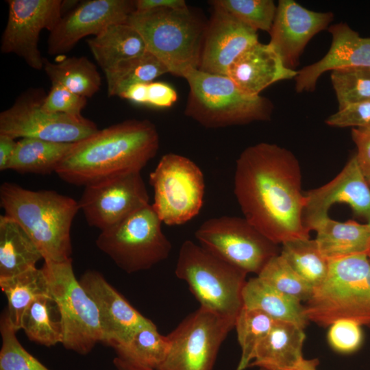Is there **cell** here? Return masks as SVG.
I'll use <instances>...</instances> for the list:
<instances>
[{
	"instance_id": "48",
	"label": "cell",
	"mask_w": 370,
	"mask_h": 370,
	"mask_svg": "<svg viewBox=\"0 0 370 370\" xmlns=\"http://www.w3.org/2000/svg\"><path fill=\"white\" fill-rule=\"evenodd\" d=\"M319 364L318 359H306L304 358L296 366L288 369H267L258 368V370H317Z\"/></svg>"
},
{
	"instance_id": "2",
	"label": "cell",
	"mask_w": 370,
	"mask_h": 370,
	"mask_svg": "<svg viewBox=\"0 0 370 370\" xmlns=\"http://www.w3.org/2000/svg\"><path fill=\"white\" fill-rule=\"evenodd\" d=\"M158 148V132L151 121L126 120L74 143L56 173L69 184L86 186L140 172Z\"/></svg>"
},
{
	"instance_id": "7",
	"label": "cell",
	"mask_w": 370,
	"mask_h": 370,
	"mask_svg": "<svg viewBox=\"0 0 370 370\" xmlns=\"http://www.w3.org/2000/svg\"><path fill=\"white\" fill-rule=\"evenodd\" d=\"M184 79L189 86L184 114L205 127L244 125L271 118L273 106L269 99L244 92L227 75L195 69Z\"/></svg>"
},
{
	"instance_id": "18",
	"label": "cell",
	"mask_w": 370,
	"mask_h": 370,
	"mask_svg": "<svg viewBox=\"0 0 370 370\" xmlns=\"http://www.w3.org/2000/svg\"><path fill=\"white\" fill-rule=\"evenodd\" d=\"M79 281L97 307L103 331L102 343L105 345L115 348L128 341L140 328L153 323L100 273L86 271Z\"/></svg>"
},
{
	"instance_id": "15",
	"label": "cell",
	"mask_w": 370,
	"mask_h": 370,
	"mask_svg": "<svg viewBox=\"0 0 370 370\" xmlns=\"http://www.w3.org/2000/svg\"><path fill=\"white\" fill-rule=\"evenodd\" d=\"M78 204L88 224L101 232L149 204V197L136 172L84 186Z\"/></svg>"
},
{
	"instance_id": "41",
	"label": "cell",
	"mask_w": 370,
	"mask_h": 370,
	"mask_svg": "<svg viewBox=\"0 0 370 370\" xmlns=\"http://www.w3.org/2000/svg\"><path fill=\"white\" fill-rule=\"evenodd\" d=\"M86 99L62 86L51 83V89L42 101V108L51 113L81 116L86 105Z\"/></svg>"
},
{
	"instance_id": "36",
	"label": "cell",
	"mask_w": 370,
	"mask_h": 370,
	"mask_svg": "<svg viewBox=\"0 0 370 370\" xmlns=\"http://www.w3.org/2000/svg\"><path fill=\"white\" fill-rule=\"evenodd\" d=\"M330 77L338 110L370 99V67L334 70Z\"/></svg>"
},
{
	"instance_id": "4",
	"label": "cell",
	"mask_w": 370,
	"mask_h": 370,
	"mask_svg": "<svg viewBox=\"0 0 370 370\" xmlns=\"http://www.w3.org/2000/svg\"><path fill=\"white\" fill-rule=\"evenodd\" d=\"M208 21L187 7L134 11L126 23L138 32L147 51L169 73L184 78L199 68Z\"/></svg>"
},
{
	"instance_id": "25",
	"label": "cell",
	"mask_w": 370,
	"mask_h": 370,
	"mask_svg": "<svg viewBox=\"0 0 370 370\" xmlns=\"http://www.w3.org/2000/svg\"><path fill=\"white\" fill-rule=\"evenodd\" d=\"M242 297L243 307L262 311L275 321L293 323L304 330L310 322L301 301L278 291L258 276L246 281Z\"/></svg>"
},
{
	"instance_id": "12",
	"label": "cell",
	"mask_w": 370,
	"mask_h": 370,
	"mask_svg": "<svg viewBox=\"0 0 370 370\" xmlns=\"http://www.w3.org/2000/svg\"><path fill=\"white\" fill-rule=\"evenodd\" d=\"M45 96L40 90H27L20 95L12 106L0 113V134L14 139L75 143L99 130L94 122L83 116L44 110L42 103Z\"/></svg>"
},
{
	"instance_id": "39",
	"label": "cell",
	"mask_w": 370,
	"mask_h": 370,
	"mask_svg": "<svg viewBox=\"0 0 370 370\" xmlns=\"http://www.w3.org/2000/svg\"><path fill=\"white\" fill-rule=\"evenodd\" d=\"M0 370H49L21 345L6 311L0 321Z\"/></svg>"
},
{
	"instance_id": "34",
	"label": "cell",
	"mask_w": 370,
	"mask_h": 370,
	"mask_svg": "<svg viewBox=\"0 0 370 370\" xmlns=\"http://www.w3.org/2000/svg\"><path fill=\"white\" fill-rule=\"evenodd\" d=\"M59 313L57 306L50 295L38 297L24 313L21 329L28 338L40 345L50 347L62 341V327L60 319L55 317Z\"/></svg>"
},
{
	"instance_id": "11",
	"label": "cell",
	"mask_w": 370,
	"mask_h": 370,
	"mask_svg": "<svg viewBox=\"0 0 370 370\" xmlns=\"http://www.w3.org/2000/svg\"><path fill=\"white\" fill-rule=\"evenodd\" d=\"M199 244L247 273L258 275L280 250L245 218L221 216L205 221L196 230Z\"/></svg>"
},
{
	"instance_id": "37",
	"label": "cell",
	"mask_w": 370,
	"mask_h": 370,
	"mask_svg": "<svg viewBox=\"0 0 370 370\" xmlns=\"http://www.w3.org/2000/svg\"><path fill=\"white\" fill-rule=\"evenodd\" d=\"M209 3L256 31L267 32L271 29L277 10L272 0H212Z\"/></svg>"
},
{
	"instance_id": "6",
	"label": "cell",
	"mask_w": 370,
	"mask_h": 370,
	"mask_svg": "<svg viewBox=\"0 0 370 370\" xmlns=\"http://www.w3.org/2000/svg\"><path fill=\"white\" fill-rule=\"evenodd\" d=\"M175 273L200 308L235 322L243 307L247 273L189 240L181 245Z\"/></svg>"
},
{
	"instance_id": "28",
	"label": "cell",
	"mask_w": 370,
	"mask_h": 370,
	"mask_svg": "<svg viewBox=\"0 0 370 370\" xmlns=\"http://www.w3.org/2000/svg\"><path fill=\"white\" fill-rule=\"evenodd\" d=\"M74 143L25 138L17 141L8 169L21 173L49 174L57 168Z\"/></svg>"
},
{
	"instance_id": "26",
	"label": "cell",
	"mask_w": 370,
	"mask_h": 370,
	"mask_svg": "<svg viewBox=\"0 0 370 370\" xmlns=\"http://www.w3.org/2000/svg\"><path fill=\"white\" fill-rule=\"evenodd\" d=\"M43 258L37 245L14 220L0 216V279L36 268Z\"/></svg>"
},
{
	"instance_id": "23",
	"label": "cell",
	"mask_w": 370,
	"mask_h": 370,
	"mask_svg": "<svg viewBox=\"0 0 370 370\" xmlns=\"http://www.w3.org/2000/svg\"><path fill=\"white\" fill-rule=\"evenodd\" d=\"M306 334L293 323L275 321L256 348L249 367L288 369L301 362Z\"/></svg>"
},
{
	"instance_id": "29",
	"label": "cell",
	"mask_w": 370,
	"mask_h": 370,
	"mask_svg": "<svg viewBox=\"0 0 370 370\" xmlns=\"http://www.w3.org/2000/svg\"><path fill=\"white\" fill-rule=\"evenodd\" d=\"M43 70L51 83L86 98L92 97L101 85L96 66L84 56L64 57L56 62L44 58Z\"/></svg>"
},
{
	"instance_id": "38",
	"label": "cell",
	"mask_w": 370,
	"mask_h": 370,
	"mask_svg": "<svg viewBox=\"0 0 370 370\" xmlns=\"http://www.w3.org/2000/svg\"><path fill=\"white\" fill-rule=\"evenodd\" d=\"M278 291L306 302L314 288L301 278L279 254L273 257L257 275Z\"/></svg>"
},
{
	"instance_id": "42",
	"label": "cell",
	"mask_w": 370,
	"mask_h": 370,
	"mask_svg": "<svg viewBox=\"0 0 370 370\" xmlns=\"http://www.w3.org/2000/svg\"><path fill=\"white\" fill-rule=\"evenodd\" d=\"M325 123L336 127L370 128V99L338 110Z\"/></svg>"
},
{
	"instance_id": "21",
	"label": "cell",
	"mask_w": 370,
	"mask_h": 370,
	"mask_svg": "<svg viewBox=\"0 0 370 370\" xmlns=\"http://www.w3.org/2000/svg\"><path fill=\"white\" fill-rule=\"evenodd\" d=\"M332 44L318 62L299 71L295 77L297 92L313 91L319 77L328 71L370 67V38H362L346 23L331 25Z\"/></svg>"
},
{
	"instance_id": "27",
	"label": "cell",
	"mask_w": 370,
	"mask_h": 370,
	"mask_svg": "<svg viewBox=\"0 0 370 370\" xmlns=\"http://www.w3.org/2000/svg\"><path fill=\"white\" fill-rule=\"evenodd\" d=\"M98 65L104 71L119 62L144 54L145 43L138 33L127 23L113 24L87 40Z\"/></svg>"
},
{
	"instance_id": "50",
	"label": "cell",
	"mask_w": 370,
	"mask_h": 370,
	"mask_svg": "<svg viewBox=\"0 0 370 370\" xmlns=\"http://www.w3.org/2000/svg\"><path fill=\"white\" fill-rule=\"evenodd\" d=\"M368 256H369V260H370V251H369V253Z\"/></svg>"
},
{
	"instance_id": "49",
	"label": "cell",
	"mask_w": 370,
	"mask_h": 370,
	"mask_svg": "<svg viewBox=\"0 0 370 370\" xmlns=\"http://www.w3.org/2000/svg\"><path fill=\"white\" fill-rule=\"evenodd\" d=\"M116 370H154L138 365L116 356L113 360Z\"/></svg>"
},
{
	"instance_id": "45",
	"label": "cell",
	"mask_w": 370,
	"mask_h": 370,
	"mask_svg": "<svg viewBox=\"0 0 370 370\" xmlns=\"http://www.w3.org/2000/svg\"><path fill=\"white\" fill-rule=\"evenodd\" d=\"M135 11H146L160 8L182 9L188 7L184 0H136Z\"/></svg>"
},
{
	"instance_id": "31",
	"label": "cell",
	"mask_w": 370,
	"mask_h": 370,
	"mask_svg": "<svg viewBox=\"0 0 370 370\" xmlns=\"http://www.w3.org/2000/svg\"><path fill=\"white\" fill-rule=\"evenodd\" d=\"M167 73V68L156 57L146 51L104 71L108 96L120 97L131 86L153 82Z\"/></svg>"
},
{
	"instance_id": "5",
	"label": "cell",
	"mask_w": 370,
	"mask_h": 370,
	"mask_svg": "<svg viewBox=\"0 0 370 370\" xmlns=\"http://www.w3.org/2000/svg\"><path fill=\"white\" fill-rule=\"evenodd\" d=\"M309 321L328 327L349 319L370 327V260L358 254L330 261L325 280L304 304Z\"/></svg>"
},
{
	"instance_id": "13",
	"label": "cell",
	"mask_w": 370,
	"mask_h": 370,
	"mask_svg": "<svg viewBox=\"0 0 370 370\" xmlns=\"http://www.w3.org/2000/svg\"><path fill=\"white\" fill-rule=\"evenodd\" d=\"M235 322L202 308L167 335L170 348L156 370H212L219 349Z\"/></svg>"
},
{
	"instance_id": "22",
	"label": "cell",
	"mask_w": 370,
	"mask_h": 370,
	"mask_svg": "<svg viewBox=\"0 0 370 370\" xmlns=\"http://www.w3.org/2000/svg\"><path fill=\"white\" fill-rule=\"evenodd\" d=\"M297 74V71L285 66L271 46L258 42L236 58L227 76L244 92L257 96L270 85Z\"/></svg>"
},
{
	"instance_id": "16",
	"label": "cell",
	"mask_w": 370,
	"mask_h": 370,
	"mask_svg": "<svg viewBox=\"0 0 370 370\" xmlns=\"http://www.w3.org/2000/svg\"><path fill=\"white\" fill-rule=\"evenodd\" d=\"M135 10V1H83L62 16L50 32L47 51L50 55L64 53L86 36H96L113 24L126 23Z\"/></svg>"
},
{
	"instance_id": "19",
	"label": "cell",
	"mask_w": 370,
	"mask_h": 370,
	"mask_svg": "<svg viewBox=\"0 0 370 370\" xmlns=\"http://www.w3.org/2000/svg\"><path fill=\"white\" fill-rule=\"evenodd\" d=\"M257 32L226 12L212 8L198 69L210 74L227 75L236 58L259 42Z\"/></svg>"
},
{
	"instance_id": "44",
	"label": "cell",
	"mask_w": 370,
	"mask_h": 370,
	"mask_svg": "<svg viewBox=\"0 0 370 370\" xmlns=\"http://www.w3.org/2000/svg\"><path fill=\"white\" fill-rule=\"evenodd\" d=\"M177 100L176 90L163 82L147 83V104L159 108L172 106Z\"/></svg>"
},
{
	"instance_id": "1",
	"label": "cell",
	"mask_w": 370,
	"mask_h": 370,
	"mask_svg": "<svg viewBox=\"0 0 370 370\" xmlns=\"http://www.w3.org/2000/svg\"><path fill=\"white\" fill-rule=\"evenodd\" d=\"M234 192L245 218L276 245L310 238L295 156L275 144L247 147L236 160Z\"/></svg>"
},
{
	"instance_id": "40",
	"label": "cell",
	"mask_w": 370,
	"mask_h": 370,
	"mask_svg": "<svg viewBox=\"0 0 370 370\" xmlns=\"http://www.w3.org/2000/svg\"><path fill=\"white\" fill-rule=\"evenodd\" d=\"M362 325L349 319L336 321L329 326L328 341L335 351L349 354L358 350L363 341Z\"/></svg>"
},
{
	"instance_id": "47",
	"label": "cell",
	"mask_w": 370,
	"mask_h": 370,
	"mask_svg": "<svg viewBox=\"0 0 370 370\" xmlns=\"http://www.w3.org/2000/svg\"><path fill=\"white\" fill-rule=\"evenodd\" d=\"M147 83H139L131 86L120 97L130 101L147 104Z\"/></svg>"
},
{
	"instance_id": "14",
	"label": "cell",
	"mask_w": 370,
	"mask_h": 370,
	"mask_svg": "<svg viewBox=\"0 0 370 370\" xmlns=\"http://www.w3.org/2000/svg\"><path fill=\"white\" fill-rule=\"evenodd\" d=\"M62 0H8V16L1 40L3 53H14L35 70L43 69L40 32H50L62 16Z\"/></svg>"
},
{
	"instance_id": "17",
	"label": "cell",
	"mask_w": 370,
	"mask_h": 370,
	"mask_svg": "<svg viewBox=\"0 0 370 370\" xmlns=\"http://www.w3.org/2000/svg\"><path fill=\"white\" fill-rule=\"evenodd\" d=\"M345 204L354 213L370 223V186L359 169L355 155L330 182L305 193L304 222L313 230L329 217L332 205Z\"/></svg>"
},
{
	"instance_id": "46",
	"label": "cell",
	"mask_w": 370,
	"mask_h": 370,
	"mask_svg": "<svg viewBox=\"0 0 370 370\" xmlns=\"http://www.w3.org/2000/svg\"><path fill=\"white\" fill-rule=\"evenodd\" d=\"M17 141L10 136L0 134V170L8 169Z\"/></svg>"
},
{
	"instance_id": "24",
	"label": "cell",
	"mask_w": 370,
	"mask_h": 370,
	"mask_svg": "<svg viewBox=\"0 0 370 370\" xmlns=\"http://www.w3.org/2000/svg\"><path fill=\"white\" fill-rule=\"evenodd\" d=\"M319 249L329 261L358 254L369 255L370 223L355 221H338L330 217L313 229Z\"/></svg>"
},
{
	"instance_id": "20",
	"label": "cell",
	"mask_w": 370,
	"mask_h": 370,
	"mask_svg": "<svg viewBox=\"0 0 370 370\" xmlns=\"http://www.w3.org/2000/svg\"><path fill=\"white\" fill-rule=\"evenodd\" d=\"M332 12L310 10L293 0H280L269 45L286 67L293 69L310 40L333 21Z\"/></svg>"
},
{
	"instance_id": "33",
	"label": "cell",
	"mask_w": 370,
	"mask_h": 370,
	"mask_svg": "<svg viewBox=\"0 0 370 370\" xmlns=\"http://www.w3.org/2000/svg\"><path fill=\"white\" fill-rule=\"evenodd\" d=\"M280 254L314 288L327 277L330 261L321 254L314 239L308 238L286 242L282 244Z\"/></svg>"
},
{
	"instance_id": "32",
	"label": "cell",
	"mask_w": 370,
	"mask_h": 370,
	"mask_svg": "<svg viewBox=\"0 0 370 370\" xmlns=\"http://www.w3.org/2000/svg\"><path fill=\"white\" fill-rule=\"evenodd\" d=\"M169 348L168 336L162 335L153 323L140 328L128 341L114 349L118 357L156 370L166 359Z\"/></svg>"
},
{
	"instance_id": "3",
	"label": "cell",
	"mask_w": 370,
	"mask_h": 370,
	"mask_svg": "<svg viewBox=\"0 0 370 370\" xmlns=\"http://www.w3.org/2000/svg\"><path fill=\"white\" fill-rule=\"evenodd\" d=\"M0 204L5 216L16 221L40 251L45 261L71 259V227L78 201L54 190H32L5 182Z\"/></svg>"
},
{
	"instance_id": "35",
	"label": "cell",
	"mask_w": 370,
	"mask_h": 370,
	"mask_svg": "<svg viewBox=\"0 0 370 370\" xmlns=\"http://www.w3.org/2000/svg\"><path fill=\"white\" fill-rule=\"evenodd\" d=\"M275 321L262 311L243 307L234 325L241 349L236 370L249 367L256 348L269 334Z\"/></svg>"
},
{
	"instance_id": "43",
	"label": "cell",
	"mask_w": 370,
	"mask_h": 370,
	"mask_svg": "<svg viewBox=\"0 0 370 370\" xmlns=\"http://www.w3.org/2000/svg\"><path fill=\"white\" fill-rule=\"evenodd\" d=\"M352 138L357 148L355 156L359 169L370 186V128H352Z\"/></svg>"
},
{
	"instance_id": "10",
	"label": "cell",
	"mask_w": 370,
	"mask_h": 370,
	"mask_svg": "<svg viewBox=\"0 0 370 370\" xmlns=\"http://www.w3.org/2000/svg\"><path fill=\"white\" fill-rule=\"evenodd\" d=\"M151 204L162 223L179 225L196 217L203 206L205 181L200 168L189 158L169 153L149 174Z\"/></svg>"
},
{
	"instance_id": "9",
	"label": "cell",
	"mask_w": 370,
	"mask_h": 370,
	"mask_svg": "<svg viewBox=\"0 0 370 370\" xmlns=\"http://www.w3.org/2000/svg\"><path fill=\"white\" fill-rule=\"evenodd\" d=\"M162 223L152 205L148 204L101 231L96 245L126 273L147 270L166 260L171 251Z\"/></svg>"
},
{
	"instance_id": "30",
	"label": "cell",
	"mask_w": 370,
	"mask_h": 370,
	"mask_svg": "<svg viewBox=\"0 0 370 370\" xmlns=\"http://www.w3.org/2000/svg\"><path fill=\"white\" fill-rule=\"evenodd\" d=\"M0 286L8 300V316L18 331L29 306L39 297L49 294L43 270L34 268L12 277L0 279Z\"/></svg>"
},
{
	"instance_id": "8",
	"label": "cell",
	"mask_w": 370,
	"mask_h": 370,
	"mask_svg": "<svg viewBox=\"0 0 370 370\" xmlns=\"http://www.w3.org/2000/svg\"><path fill=\"white\" fill-rule=\"evenodd\" d=\"M62 327V345L82 355L103 341L97 307L76 278L71 258L63 262L45 261L42 267Z\"/></svg>"
}]
</instances>
